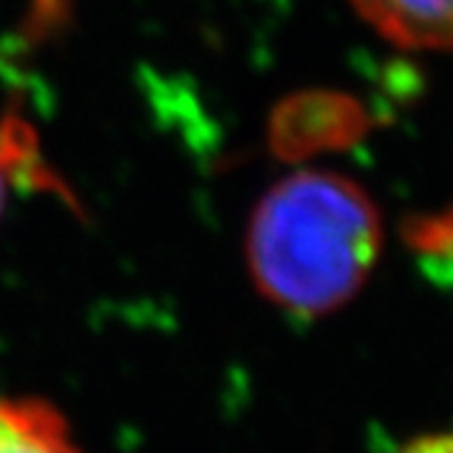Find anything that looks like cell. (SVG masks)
Listing matches in <instances>:
<instances>
[{
  "instance_id": "obj_1",
  "label": "cell",
  "mask_w": 453,
  "mask_h": 453,
  "mask_svg": "<svg viewBox=\"0 0 453 453\" xmlns=\"http://www.w3.org/2000/svg\"><path fill=\"white\" fill-rule=\"evenodd\" d=\"M380 238V213L358 183L334 173H296L251 216L249 271L271 303L322 314L366 281Z\"/></svg>"
},
{
  "instance_id": "obj_3",
  "label": "cell",
  "mask_w": 453,
  "mask_h": 453,
  "mask_svg": "<svg viewBox=\"0 0 453 453\" xmlns=\"http://www.w3.org/2000/svg\"><path fill=\"white\" fill-rule=\"evenodd\" d=\"M0 453H82L58 410L39 399H0Z\"/></svg>"
},
{
  "instance_id": "obj_2",
  "label": "cell",
  "mask_w": 453,
  "mask_h": 453,
  "mask_svg": "<svg viewBox=\"0 0 453 453\" xmlns=\"http://www.w3.org/2000/svg\"><path fill=\"white\" fill-rule=\"evenodd\" d=\"M388 42L407 50H453V0H352Z\"/></svg>"
},
{
  "instance_id": "obj_4",
  "label": "cell",
  "mask_w": 453,
  "mask_h": 453,
  "mask_svg": "<svg viewBox=\"0 0 453 453\" xmlns=\"http://www.w3.org/2000/svg\"><path fill=\"white\" fill-rule=\"evenodd\" d=\"M50 186L47 167L34 140V132L17 118L0 120V216H4L14 188Z\"/></svg>"
}]
</instances>
